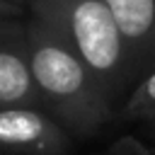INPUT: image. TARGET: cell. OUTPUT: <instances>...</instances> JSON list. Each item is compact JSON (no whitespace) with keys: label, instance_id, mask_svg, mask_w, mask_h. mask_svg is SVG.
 <instances>
[{"label":"cell","instance_id":"3","mask_svg":"<svg viewBox=\"0 0 155 155\" xmlns=\"http://www.w3.org/2000/svg\"><path fill=\"white\" fill-rule=\"evenodd\" d=\"M73 136L44 109L0 107V150L15 155H65Z\"/></svg>","mask_w":155,"mask_h":155},{"label":"cell","instance_id":"5","mask_svg":"<svg viewBox=\"0 0 155 155\" xmlns=\"http://www.w3.org/2000/svg\"><path fill=\"white\" fill-rule=\"evenodd\" d=\"M104 2L111 10L128 44L133 70H136V82H138L143 75V61H145L148 41H150L153 24H155V0H104Z\"/></svg>","mask_w":155,"mask_h":155},{"label":"cell","instance_id":"1","mask_svg":"<svg viewBox=\"0 0 155 155\" xmlns=\"http://www.w3.org/2000/svg\"><path fill=\"white\" fill-rule=\"evenodd\" d=\"M24 34L41 104L73 138L92 136L99 126L116 116V109L82 58L53 24L34 12H27Z\"/></svg>","mask_w":155,"mask_h":155},{"label":"cell","instance_id":"2","mask_svg":"<svg viewBox=\"0 0 155 155\" xmlns=\"http://www.w3.org/2000/svg\"><path fill=\"white\" fill-rule=\"evenodd\" d=\"M29 12L53 24L82 58L111 107L119 109L136 85L128 44L104 0H29Z\"/></svg>","mask_w":155,"mask_h":155},{"label":"cell","instance_id":"8","mask_svg":"<svg viewBox=\"0 0 155 155\" xmlns=\"http://www.w3.org/2000/svg\"><path fill=\"white\" fill-rule=\"evenodd\" d=\"M29 12V0H0V22L2 19H22Z\"/></svg>","mask_w":155,"mask_h":155},{"label":"cell","instance_id":"9","mask_svg":"<svg viewBox=\"0 0 155 155\" xmlns=\"http://www.w3.org/2000/svg\"><path fill=\"white\" fill-rule=\"evenodd\" d=\"M155 68V24H153V34H150V41H148V51H145V61H143V75L150 73ZM140 75V78H143Z\"/></svg>","mask_w":155,"mask_h":155},{"label":"cell","instance_id":"10","mask_svg":"<svg viewBox=\"0 0 155 155\" xmlns=\"http://www.w3.org/2000/svg\"><path fill=\"white\" fill-rule=\"evenodd\" d=\"M150 133H153V138H155V126H150Z\"/></svg>","mask_w":155,"mask_h":155},{"label":"cell","instance_id":"6","mask_svg":"<svg viewBox=\"0 0 155 155\" xmlns=\"http://www.w3.org/2000/svg\"><path fill=\"white\" fill-rule=\"evenodd\" d=\"M119 116L126 121H145L148 126H155V68L133 85L119 109Z\"/></svg>","mask_w":155,"mask_h":155},{"label":"cell","instance_id":"7","mask_svg":"<svg viewBox=\"0 0 155 155\" xmlns=\"http://www.w3.org/2000/svg\"><path fill=\"white\" fill-rule=\"evenodd\" d=\"M104 155H153L136 136H121L119 140L111 143V148Z\"/></svg>","mask_w":155,"mask_h":155},{"label":"cell","instance_id":"4","mask_svg":"<svg viewBox=\"0 0 155 155\" xmlns=\"http://www.w3.org/2000/svg\"><path fill=\"white\" fill-rule=\"evenodd\" d=\"M0 107L44 109L29 63L24 17L0 22Z\"/></svg>","mask_w":155,"mask_h":155}]
</instances>
